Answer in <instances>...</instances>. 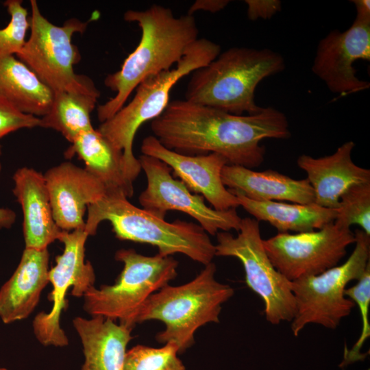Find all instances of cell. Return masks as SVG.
Returning <instances> with one entry per match:
<instances>
[{
	"mask_svg": "<svg viewBox=\"0 0 370 370\" xmlns=\"http://www.w3.org/2000/svg\"><path fill=\"white\" fill-rule=\"evenodd\" d=\"M53 93L49 111L40 118L39 127L59 132L71 143L81 133L94 128L90 114L100 92L92 81L82 88Z\"/></svg>",
	"mask_w": 370,
	"mask_h": 370,
	"instance_id": "obj_24",
	"label": "cell"
},
{
	"mask_svg": "<svg viewBox=\"0 0 370 370\" xmlns=\"http://www.w3.org/2000/svg\"><path fill=\"white\" fill-rule=\"evenodd\" d=\"M87 211L84 230L88 236L97 233L100 223L108 221L117 238L149 244L162 256L180 253L204 266L216 256L215 245L199 225L179 219L166 221L133 205L123 193H106Z\"/></svg>",
	"mask_w": 370,
	"mask_h": 370,
	"instance_id": "obj_4",
	"label": "cell"
},
{
	"mask_svg": "<svg viewBox=\"0 0 370 370\" xmlns=\"http://www.w3.org/2000/svg\"><path fill=\"white\" fill-rule=\"evenodd\" d=\"M47 249L25 248L10 278L0 288V318L4 323L26 319L49 282Z\"/></svg>",
	"mask_w": 370,
	"mask_h": 370,
	"instance_id": "obj_19",
	"label": "cell"
},
{
	"mask_svg": "<svg viewBox=\"0 0 370 370\" xmlns=\"http://www.w3.org/2000/svg\"><path fill=\"white\" fill-rule=\"evenodd\" d=\"M229 3L228 0H197L189 8L187 14L193 15L198 11L215 13L223 10Z\"/></svg>",
	"mask_w": 370,
	"mask_h": 370,
	"instance_id": "obj_32",
	"label": "cell"
},
{
	"mask_svg": "<svg viewBox=\"0 0 370 370\" xmlns=\"http://www.w3.org/2000/svg\"><path fill=\"white\" fill-rule=\"evenodd\" d=\"M1 169V164L0 163V171ZM16 220L15 212L10 209L5 208H0V229H9L14 223Z\"/></svg>",
	"mask_w": 370,
	"mask_h": 370,
	"instance_id": "obj_33",
	"label": "cell"
},
{
	"mask_svg": "<svg viewBox=\"0 0 370 370\" xmlns=\"http://www.w3.org/2000/svg\"><path fill=\"white\" fill-rule=\"evenodd\" d=\"M88 233L84 229L62 231L58 240L64 244L61 255L56 258V265L49 271V282L53 291L49 295L53 301L49 312H40L33 321V330L43 345L64 347L69 340L60 327L61 312L66 307V294L72 287L71 295L83 297L94 286L95 274L89 261H85V243Z\"/></svg>",
	"mask_w": 370,
	"mask_h": 370,
	"instance_id": "obj_13",
	"label": "cell"
},
{
	"mask_svg": "<svg viewBox=\"0 0 370 370\" xmlns=\"http://www.w3.org/2000/svg\"><path fill=\"white\" fill-rule=\"evenodd\" d=\"M221 53V47L206 38H198L189 46L174 69L150 76L136 88L132 99L97 130L123 152L127 180L133 184L141 171L133 153V141L138 128L159 116L169 103L172 88L184 76L208 65Z\"/></svg>",
	"mask_w": 370,
	"mask_h": 370,
	"instance_id": "obj_6",
	"label": "cell"
},
{
	"mask_svg": "<svg viewBox=\"0 0 370 370\" xmlns=\"http://www.w3.org/2000/svg\"><path fill=\"white\" fill-rule=\"evenodd\" d=\"M53 93L16 56L0 59V97L24 113H48Z\"/></svg>",
	"mask_w": 370,
	"mask_h": 370,
	"instance_id": "obj_25",
	"label": "cell"
},
{
	"mask_svg": "<svg viewBox=\"0 0 370 370\" xmlns=\"http://www.w3.org/2000/svg\"><path fill=\"white\" fill-rule=\"evenodd\" d=\"M115 259L123 264L116 282L90 287L83 295V308L92 317L134 328L133 320L147 299L175 278L178 262L158 254L144 256L133 249L118 250Z\"/></svg>",
	"mask_w": 370,
	"mask_h": 370,
	"instance_id": "obj_8",
	"label": "cell"
},
{
	"mask_svg": "<svg viewBox=\"0 0 370 370\" xmlns=\"http://www.w3.org/2000/svg\"><path fill=\"white\" fill-rule=\"evenodd\" d=\"M358 60H370V18L356 16L347 29L332 30L319 41L312 71L332 92L347 95L370 86L356 76Z\"/></svg>",
	"mask_w": 370,
	"mask_h": 370,
	"instance_id": "obj_14",
	"label": "cell"
},
{
	"mask_svg": "<svg viewBox=\"0 0 370 370\" xmlns=\"http://www.w3.org/2000/svg\"><path fill=\"white\" fill-rule=\"evenodd\" d=\"M345 295L358 306L362 318V331L358 341L350 350L345 347L344 359L341 367L347 366L358 360H363L367 354H362L360 349L370 336L369 310L370 305V264L363 275L354 286L347 288Z\"/></svg>",
	"mask_w": 370,
	"mask_h": 370,
	"instance_id": "obj_28",
	"label": "cell"
},
{
	"mask_svg": "<svg viewBox=\"0 0 370 370\" xmlns=\"http://www.w3.org/2000/svg\"><path fill=\"white\" fill-rule=\"evenodd\" d=\"M352 2L356 8V16L370 18V1L369 0H353Z\"/></svg>",
	"mask_w": 370,
	"mask_h": 370,
	"instance_id": "obj_34",
	"label": "cell"
},
{
	"mask_svg": "<svg viewBox=\"0 0 370 370\" xmlns=\"http://www.w3.org/2000/svg\"><path fill=\"white\" fill-rule=\"evenodd\" d=\"M354 147L355 143L349 140L330 156L314 158L302 154L298 157L297 166L306 173L317 205L336 209L341 195L350 186L370 182V170L352 160Z\"/></svg>",
	"mask_w": 370,
	"mask_h": 370,
	"instance_id": "obj_17",
	"label": "cell"
},
{
	"mask_svg": "<svg viewBox=\"0 0 370 370\" xmlns=\"http://www.w3.org/2000/svg\"><path fill=\"white\" fill-rule=\"evenodd\" d=\"M65 154L77 155L85 169L100 180L106 193H121L127 198L133 195V184L126 178L123 152L116 149L94 128L81 133L71 143Z\"/></svg>",
	"mask_w": 370,
	"mask_h": 370,
	"instance_id": "obj_22",
	"label": "cell"
},
{
	"mask_svg": "<svg viewBox=\"0 0 370 370\" xmlns=\"http://www.w3.org/2000/svg\"><path fill=\"white\" fill-rule=\"evenodd\" d=\"M123 18L138 24L141 37L121 69L105 78V86L116 95L98 106L97 117L101 123L125 106L129 96L145 79L171 69L198 39L199 29L193 15L175 16L169 8L160 5L153 4L145 10H129Z\"/></svg>",
	"mask_w": 370,
	"mask_h": 370,
	"instance_id": "obj_2",
	"label": "cell"
},
{
	"mask_svg": "<svg viewBox=\"0 0 370 370\" xmlns=\"http://www.w3.org/2000/svg\"><path fill=\"white\" fill-rule=\"evenodd\" d=\"M285 69L283 57L269 49L234 47L193 71L185 99L233 114L259 113L255 90L264 78Z\"/></svg>",
	"mask_w": 370,
	"mask_h": 370,
	"instance_id": "obj_3",
	"label": "cell"
},
{
	"mask_svg": "<svg viewBox=\"0 0 370 370\" xmlns=\"http://www.w3.org/2000/svg\"><path fill=\"white\" fill-rule=\"evenodd\" d=\"M178 347L166 343L160 348L138 345L127 351L124 370H185Z\"/></svg>",
	"mask_w": 370,
	"mask_h": 370,
	"instance_id": "obj_27",
	"label": "cell"
},
{
	"mask_svg": "<svg viewBox=\"0 0 370 370\" xmlns=\"http://www.w3.org/2000/svg\"><path fill=\"white\" fill-rule=\"evenodd\" d=\"M354 236L355 247L344 263L291 282L295 303L291 330L295 336L310 323L336 329L355 306L345 291L350 282L363 275L370 264V236L361 229H356Z\"/></svg>",
	"mask_w": 370,
	"mask_h": 370,
	"instance_id": "obj_7",
	"label": "cell"
},
{
	"mask_svg": "<svg viewBox=\"0 0 370 370\" xmlns=\"http://www.w3.org/2000/svg\"><path fill=\"white\" fill-rule=\"evenodd\" d=\"M138 159L147 182L138 197L144 210L162 219L169 210L182 212L197 220L210 235L219 230L238 232L242 218L235 208L217 210L207 206L203 196L191 193L182 181L173 177L166 163L143 154Z\"/></svg>",
	"mask_w": 370,
	"mask_h": 370,
	"instance_id": "obj_12",
	"label": "cell"
},
{
	"mask_svg": "<svg viewBox=\"0 0 370 370\" xmlns=\"http://www.w3.org/2000/svg\"><path fill=\"white\" fill-rule=\"evenodd\" d=\"M262 243L274 267L292 282L336 266L355 236L349 228L332 222L310 232H278Z\"/></svg>",
	"mask_w": 370,
	"mask_h": 370,
	"instance_id": "obj_11",
	"label": "cell"
},
{
	"mask_svg": "<svg viewBox=\"0 0 370 370\" xmlns=\"http://www.w3.org/2000/svg\"><path fill=\"white\" fill-rule=\"evenodd\" d=\"M13 193L23 210L25 248L47 249L62 230L56 223L44 175L22 167L13 175Z\"/></svg>",
	"mask_w": 370,
	"mask_h": 370,
	"instance_id": "obj_18",
	"label": "cell"
},
{
	"mask_svg": "<svg viewBox=\"0 0 370 370\" xmlns=\"http://www.w3.org/2000/svg\"><path fill=\"white\" fill-rule=\"evenodd\" d=\"M140 150L143 155L166 163L189 190L201 194L214 209L227 210L240 206L236 196L223 184L221 172L228 162L222 156L181 154L164 147L153 135L143 139Z\"/></svg>",
	"mask_w": 370,
	"mask_h": 370,
	"instance_id": "obj_15",
	"label": "cell"
},
{
	"mask_svg": "<svg viewBox=\"0 0 370 370\" xmlns=\"http://www.w3.org/2000/svg\"><path fill=\"white\" fill-rule=\"evenodd\" d=\"M40 118L24 113L0 97V138L23 128L39 127Z\"/></svg>",
	"mask_w": 370,
	"mask_h": 370,
	"instance_id": "obj_30",
	"label": "cell"
},
{
	"mask_svg": "<svg viewBox=\"0 0 370 370\" xmlns=\"http://www.w3.org/2000/svg\"><path fill=\"white\" fill-rule=\"evenodd\" d=\"M30 36L16 57L52 92L86 86L92 79L75 73L81 56L71 40L85 32L88 22L73 18L58 26L42 15L36 0L30 1Z\"/></svg>",
	"mask_w": 370,
	"mask_h": 370,
	"instance_id": "obj_9",
	"label": "cell"
},
{
	"mask_svg": "<svg viewBox=\"0 0 370 370\" xmlns=\"http://www.w3.org/2000/svg\"><path fill=\"white\" fill-rule=\"evenodd\" d=\"M0 370H9L5 367H0Z\"/></svg>",
	"mask_w": 370,
	"mask_h": 370,
	"instance_id": "obj_35",
	"label": "cell"
},
{
	"mask_svg": "<svg viewBox=\"0 0 370 370\" xmlns=\"http://www.w3.org/2000/svg\"><path fill=\"white\" fill-rule=\"evenodd\" d=\"M83 347L81 370H124L126 348L132 339V327L101 316L73 321Z\"/></svg>",
	"mask_w": 370,
	"mask_h": 370,
	"instance_id": "obj_21",
	"label": "cell"
},
{
	"mask_svg": "<svg viewBox=\"0 0 370 370\" xmlns=\"http://www.w3.org/2000/svg\"><path fill=\"white\" fill-rule=\"evenodd\" d=\"M1 154V144H0V155Z\"/></svg>",
	"mask_w": 370,
	"mask_h": 370,
	"instance_id": "obj_36",
	"label": "cell"
},
{
	"mask_svg": "<svg viewBox=\"0 0 370 370\" xmlns=\"http://www.w3.org/2000/svg\"><path fill=\"white\" fill-rule=\"evenodd\" d=\"M336 210V225L349 229L358 225L370 236V182L350 186L341 195Z\"/></svg>",
	"mask_w": 370,
	"mask_h": 370,
	"instance_id": "obj_26",
	"label": "cell"
},
{
	"mask_svg": "<svg viewBox=\"0 0 370 370\" xmlns=\"http://www.w3.org/2000/svg\"><path fill=\"white\" fill-rule=\"evenodd\" d=\"M21 0H7L4 2L10 16V22L0 28V59L16 56L24 45L29 28L27 10Z\"/></svg>",
	"mask_w": 370,
	"mask_h": 370,
	"instance_id": "obj_29",
	"label": "cell"
},
{
	"mask_svg": "<svg viewBox=\"0 0 370 370\" xmlns=\"http://www.w3.org/2000/svg\"><path fill=\"white\" fill-rule=\"evenodd\" d=\"M216 265H205L190 282L166 285L151 295L137 312L133 325L159 320L165 329L156 334L161 343H173L182 353L195 343L194 334L201 326L219 323L222 304L234 295L229 285L215 279Z\"/></svg>",
	"mask_w": 370,
	"mask_h": 370,
	"instance_id": "obj_5",
	"label": "cell"
},
{
	"mask_svg": "<svg viewBox=\"0 0 370 370\" xmlns=\"http://www.w3.org/2000/svg\"><path fill=\"white\" fill-rule=\"evenodd\" d=\"M229 190L236 196L240 206L255 219L269 223L279 232L293 231L299 233L319 230L334 222L337 215L336 209L324 208L315 203L258 201L247 198L239 191Z\"/></svg>",
	"mask_w": 370,
	"mask_h": 370,
	"instance_id": "obj_23",
	"label": "cell"
},
{
	"mask_svg": "<svg viewBox=\"0 0 370 370\" xmlns=\"http://www.w3.org/2000/svg\"><path fill=\"white\" fill-rule=\"evenodd\" d=\"M247 14L251 21L258 18L270 19L281 10V1L278 0H246Z\"/></svg>",
	"mask_w": 370,
	"mask_h": 370,
	"instance_id": "obj_31",
	"label": "cell"
},
{
	"mask_svg": "<svg viewBox=\"0 0 370 370\" xmlns=\"http://www.w3.org/2000/svg\"><path fill=\"white\" fill-rule=\"evenodd\" d=\"M151 130L170 150L187 156L216 153L228 164L251 169L264 162L263 139H287L291 135L286 115L274 108L236 115L186 99L171 101L151 121Z\"/></svg>",
	"mask_w": 370,
	"mask_h": 370,
	"instance_id": "obj_1",
	"label": "cell"
},
{
	"mask_svg": "<svg viewBox=\"0 0 370 370\" xmlns=\"http://www.w3.org/2000/svg\"><path fill=\"white\" fill-rule=\"evenodd\" d=\"M215 256L234 257L243 264L247 285L264 304L267 321L273 325L292 321L295 303L291 282L273 265L264 248L259 221L254 218L241 219L238 234L228 232L217 234Z\"/></svg>",
	"mask_w": 370,
	"mask_h": 370,
	"instance_id": "obj_10",
	"label": "cell"
},
{
	"mask_svg": "<svg viewBox=\"0 0 370 370\" xmlns=\"http://www.w3.org/2000/svg\"><path fill=\"white\" fill-rule=\"evenodd\" d=\"M44 177L58 227L66 232L84 229V216L88 206L107 193L103 183L85 168L70 162L49 169Z\"/></svg>",
	"mask_w": 370,
	"mask_h": 370,
	"instance_id": "obj_16",
	"label": "cell"
},
{
	"mask_svg": "<svg viewBox=\"0 0 370 370\" xmlns=\"http://www.w3.org/2000/svg\"><path fill=\"white\" fill-rule=\"evenodd\" d=\"M221 180L229 190L239 191L258 201L314 203V193L308 180H295L273 170L256 171L242 166L226 164Z\"/></svg>",
	"mask_w": 370,
	"mask_h": 370,
	"instance_id": "obj_20",
	"label": "cell"
}]
</instances>
